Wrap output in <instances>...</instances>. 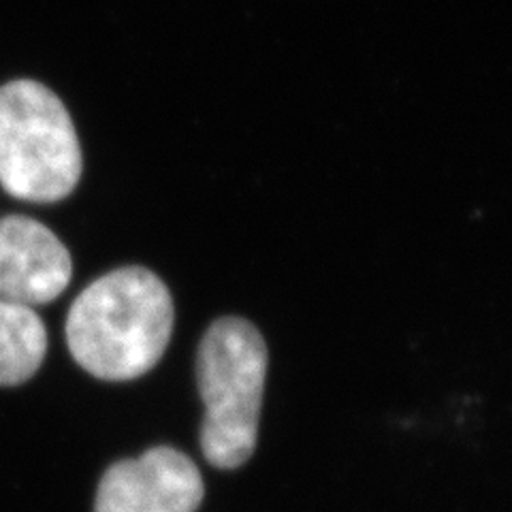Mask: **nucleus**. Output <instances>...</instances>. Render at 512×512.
<instances>
[{
	"label": "nucleus",
	"instance_id": "7ed1b4c3",
	"mask_svg": "<svg viewBox=\"0 0 512 512\" xmlns=\"http://www.w3.org/2000/svg\"><path fill=\"white\" fill-rule=\"evenodd\" d=\"M84 158L67 107L35 79L0 86V186L28 203H58L82 180Z\"/></svg>",
	"mask_w": 512,
	"mask_h": 512
},
{
	"label": "nucleus",
	"instance_id": "423d86ee",
	"mask_svg": "<svg viewBox=\"0 0 512 512\" xmlns=\"http://www.w3.org/2000/svg\"><path fill=\"white\" fill-rule=\"evenodd\" d=\"M47 355L41 316L20 303L0 299V387H18L39 372Z\"/></svg>",
	"mask_w": 512,
	"mask_h": 512
},
{
	"label": "nucleus",
	"instance_id": "f03ea898",
	"mask_svg": "<svg viewBox=\"0 0 512 512\" xmlns=\"http://www.w3.org/2000/svg\"><path fill=\"white\" fill-rule=\"evenodd\" d=\"M267 361L261 331L244 318L224 316L203 335L197 352L205 406L201 451L214 468H242L256 451Z\"/></svg>",
	"mask_w": 512,
	"mask_h": 512
},
{
	"label": "nucleus",
	"instance_id": "f257e3e1",
	"mask_svg": "<svg viewBox=\"0 0 512 512\" xmlns=\"http://www.w3.org/2000/svg\"><path fill=\"white\" fill-rule=\"evenodd\" d=\"M173 299L146 267H122L96 278L67 314V346L75 363L107 382L154 370L173 335Z\"/></svg>",
	"mask_w": 512,
	"mask_h": 512
},
{
	"label": "nucleus",
	"instance_id": "39448f33",
	"mask_svg": "<svg viewBox=\"0 0 512 512\" xmlns=\"http://www.w3.org/2000/svg\"><path fill=\"white\" fill-rule=\"evenodd\" d=\"M73 261L43 222L28 216L0 218V299L20 306H45L71 282Z\"/></svg>",
	"mask_w": 512,
	"mask_h": 512
},
{
	"label": "nucleus",
	"instance_id": "20e7f679",
	"mask_svg": "<svg viewBox=\"0 0 512 512\" xmlns=\"http://www.w3.org/2000/svg\"><path fill=\"white\" fill-rule=\"evenodd\" d=\"M203 495L195 461L173 446H154L107 468L94 512H197Z\"/></svg>",
	"mask_w": 512,
	"mask_h": 512
}]
</instances>
